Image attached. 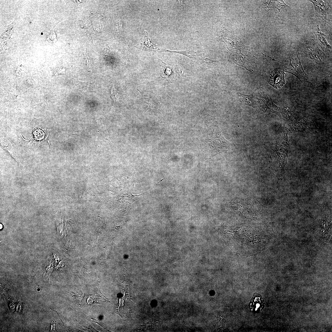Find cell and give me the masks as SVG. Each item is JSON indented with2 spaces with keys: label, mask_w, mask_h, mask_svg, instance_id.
Here are the masks:
<instances>
[{
  "label": "cell",
  "mask_w": 332,
  "mask_h": 332,
  "mask_svg": "<svg viewBox=\"0 0 332 332\" xmlns=\"http://www.w3.org/2000/svg\"><path fill=\"white\" fill-rule=\"evenodd\" d=\"M136 47L140 49L147 51L162 49L152 42L146 31H144L143 36L138 42Z\"/></svg>",
  "instance_id": "3957f363"
},
{
  "label": "cell",
  "mask_w": 332,
  "mask_h": 332,
  "mask_svg": "<svg viewBox=\"0 0 332 332\" xmlns=\"http://www.w3.org/2000/svg\"><path fill=\"white\" fill-rule=\"evenodd\" d=\"M171 52H175L184 55L190 58H195L196 57V52L191 50H184L180 51H171L167 50Z\"/></svg>",
  "instance_id": "52a82bcc"
},
{
  "label": "cell",
  "mask_w": 332,
  "mask_h": 332,
  "mask_svg": "<svg viewBox=\"0 0 332 332\" xmlns=\"http://www.w3.org/2000/svg\"><path fill=\"white\" fill-rule=\"evenodd\" d=\"M263 305V301L262 296L257 293L254 294L250 303V308L254 312H257L261 310Z\"/></svg>",
  "instance_id": "5b68a950"
},
{
  "label": "cell",
  "mask_w": 332,
  "mask_h": 332,
  "mask_svg": "<svg viewBox=\"0 0 332 332\" xmlns=\"http://www.w3.org/2000/svg\"><path fill=\"white\" fill-rule=\"evenodd\" d=\"M314 6L316 12L318 14H325L331 8L328 1L310 0Z\"/></svg>",
  "instance_id": "8992f818"
},
{
  "label": "cell",
  "mask_w": 332,
  "mask_h": 332,
  "mask_svg": "<svg viewBox=\"0 0 332 332\" xmlns=\"http://www.w3.org/2000/svg\"><path fill=\"white\" fill-rule=\"evenodd\" d=\"M268 82L277 89L283 87L285 84L284 71L279 68L274 69L270 73Z\"/></svg>",
  "instance_id": "7a4b0ae2"
},
{
  "label": "cell",
  "mask_w": 332,
  "mask_h": 332,
  "mask_svg": "<svg viewBox=\"0 0 332 332\" xmlns=\"http://www.w3.org/2000/svg\"><path fill=\"white\" fill-rule=\"evenodd\" d=\"M52 37H53V38L55 40H57L56 35L55 34L53 30L51 31V34H50L48 36V37L47 38V40L50 42H51Z\"/></svg>",
  "instance_id": "30bf717a"
},
{
  "label": "cell",
  "mask_w": 332,
  "mask_h": 332,
  "mask_svg": "<svg viewBox=\"0 0 332 332\" xmlns=\"http://www.w3.org/2000/svg\"><path fill=\"white\" fill-rule=\"evenodd\" d=\"M242 230L240 228L225 230L224 241L233 251L242 256H250L261 250L262 239L257 230Z\"/></svg>",
  "instance_id": "6da1fadb"
},
{
  "label": "cell",
  "mask_w": 332,
  "mask_h": 332,
  "mask_svg": "<svg viewBox=\"0 0 332 332\" xmlns=\"http://www.w3.org/2000/svg\"><path fill=\"white\" fill-rule=\"evenodd\" d=\"M159 62L161 66V76L167 81L172 82L175 75L173 65L166 63L160 59Z\"/></svg>",
  "instance_id": "277c9868"
},
{
  "label": "cell",
  "mask_w": 332,
  "mask_h": 332,
  "mask_svg": "<svg viewBox=\"0 0 332 332\" xmlns=\"http://www.w3.org/2000/svg\"><path fill=\"white\" fill-rule=\"evenodd\" d=\"M111 92L110 96L112 100L115 102L118 101L119 97L117 95V91L113 84V85Z\"/></svg>",
  "instance_id": "9c48e42d"
},
{
  "label": "cell",
  "mask_w": 332,
  "mask_h": 332,
  "mask_svg": "<svg viewBox=\"0 0 332 332\" xmlns=\"http://www.w3.org/2000/svg\"><path fill=\"white\" fill-rule=\"evenodd\" d=\"M199 59L201 62L209 66L214 65L217 64L219 62V61H218L204 57H199Z\"/></svg>",
  "instance_id": "ba28073f"
}]
</instances>
